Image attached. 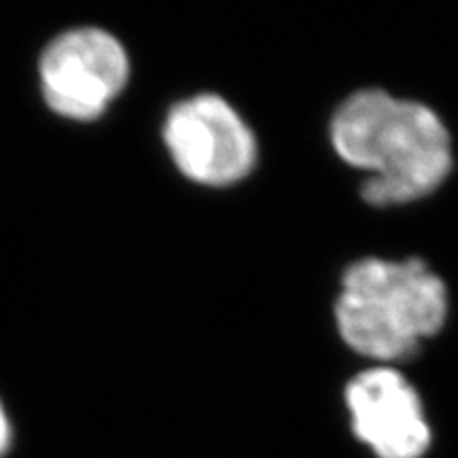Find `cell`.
Returning <instances> with one entry per match:
<instances>
[{
  "mask_svg": "<svg viewBox=\"0 0 458 458\" xmlns=\"http://www.w3.org/2000/svg\"><path fill=\"white\" fill-rule=\"evenodd\" d=\"M448 308L445 283L427 261L363 257L344 270L334 314L352 352L393 365L442 331Z\"/></svg>",
  "mask_w": 458,
  "mask_h": 458,
  "instance_id": "7a4b0ae2",
  "label": "cell"
},
{
  "mask_svg": "<svg viewBox=\"0 0 458 458\" xmlns=\"http://www.w3.org/2000/svg\"><path fill=\"white\" fill-rule=\"evenodd\" d=\"M329 140L344 164L365 172L360 198L371 206H401L431 196L454 168L444 119L425 102L365 88L340 102Z\"/></svg>",
  "mask_w": 458,
  "mask_h": 458,
  "instance_id": "6da1fadb",
  "label": "cell"
},
{
  "mask_svg": "<svg viewBox=\"0 0 458 458\" xmlns=\"http://www.w3.org/2000/svg\"><path fill=\"white\" fill-rule=\"evenodd\" d=\"M13 442V431H11V420L7 411L3 408V401H0V458L7 454Z\"/></svg>",
  "mask_w": 458,
  "mask_h": 458,
  "instance_id": "8992f818",
  "label": "cell"
},
{
  "mask_svg": "<svg viewBox=\"0 0 458 458\" xmlns=\"http://www.w3.org/2000/svg\"><path fill=\"white\" fill-rule=\"evenodd\" d=\"M38 77L51 111L74 122H91L122 94L130 77V60L111 32L72 28L43 49Z\"/></svg>",
  "mask_w": 458,
  "mask_h": 458,
  "instance_id": "277c9868",
  "label": "cell"
},
{
  "mask_svg": "<svg viewBox=\"0 0 458 458\" xmlns=\"http://www.w3.org/2000/svg\"><path fill=\"white\" fill-rule=\"evenodd\" d=\"M176 168L204 187H229L255 170L259 147L244 117L219 94L176 102L162 130Z\"/></svg>",
  "mask_w": 458,
  "mask_h": 458,
  "instance_id": "3957f363",
  "label": "cell"
},
{
  "mask_svg": "<svg viewBox=\"0 0 458 458\" xmlns=\"http://www.w3.org/2000/svg\"><path fill=\"white\" fill-rule=\"evenodd\" d=\"M351 431L376 458H425L433 444L425 401L394 365H371L344 388Z\"/></svg>",
  "mask_w": 458,
  "mask_h": 458,
  "instance_id": "5b68a950",
  "label": "cell"
}]
</instances>
